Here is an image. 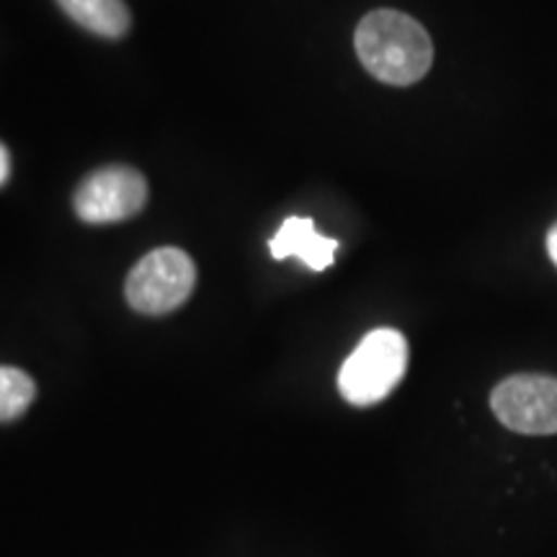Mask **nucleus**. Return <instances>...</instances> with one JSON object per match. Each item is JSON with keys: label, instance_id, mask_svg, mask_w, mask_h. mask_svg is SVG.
I'll return each mask as SVG.
<instances>
[{"label": "nucleus", "instance_id": "nucleus-1", "mask_svg": "<svg viewBox=\"0 0 557 557\" xmlns=\"http://www.w3.org/2000/svg\"><path fill=\"white\" fill-rule=\"evenodd\" d=\"M354 47L369 75L387 86H413L434 62L429 32L408 13L393 9L367 13L354 34Z\"/></svg>", "mask_w": 557, "mask_h": 557}, {"label": "nucleus", "instance_id": "nucleus-2", "mask_svg": "<svg viewBox=\"0 0 557 557\" xmlns=\"http://www.w3.org/2000/svg\"><path fill=\"white\" fill-rule=\"evenodd\" d=\"M408 369V341L395 329L367 333L338 372V389L357 408L385 400Z\"/></svg>", "mask_w": 557, "mask_h": 557}, {"label": "nucleus", "instance_id": "nucleus-3", "mask_svg": "<svg viewBox=\"0 0 557 557\" xmlns=\"http://www.w3.org/2000/svg\"><path fill=\"white\" fill-rule=\"evenodd\" d=\"M197 284V267L181 248H158L135 263L124 295L132 310L143 315H165L191 297Z\"/></svg>", "mask_w": 557, "mask_h": 557}, {"label": "nucleus", "instance_id": "nucleus-4", "mask_svg": "<svg viewBox=\"0 0 557 557\" xmlns=\"http://www.w3.org/2000/svg\"><path fill=\"white\" fill-rule=\"evenodd\" d=\"M491 408L498 421L517 434H557V377L513 374L493 389Z\"/></svg>", "mask_w": 557, "mask_h": 557}, {"label": "nucleus", "instance_id": "nucleus-5", "mask_svg": "<svg viewBox=\"0 0 557 557\" xmlns=\"http://www.w3.org/2000/svg\"><path fill=\"white\" fill-rule=\"evenodd\" d=\"M148 201V181L127 165H109L83 181L75 191V212L88 225L129 220Z\"/></svg>", "mask_w": 557, "mask_h": 557}, {"label": "nucleus", "instance_id": "nucleus-6", "mask_svg": "<svg viewBox=\"0 0 557 557\" xmlns=\"http://www.w3.org/2000/svg\"><path fill=\"white\" fill-rule=\"evenodd\" d=\"M336 248H338V240L320 235L310 218H287L269 243L271 256H274L276 261L297 256V259L308 263L312 271L329 269L333 263V253H336Z\"/></svg>", "mask_w": 557, "mask_h": 557}, {"label": "nucleus", "instance_id": "nucleus-7", "mask_svg": "<svg viewBox=\"0 0 557 557\" xmlns=\"http://www.w3.org/2000/svg\"><path fill=\"white\" fill-rule=\"evenodd\" d=\"M58 3L75 24L107 39L124 37L132 24L124 0H58Z\"/></svg>", "mask_w": 557, "mask_h": 557}, {"label": "nucleus", "instance_id": "nucleus-8", "mask_svg": "<svg viewBox=\"0 0 557 557\" xmlns=\"http://www.w3.org/2000/svg\"><path fill=\"white\" fill-rule=\"evenodd\" d=\"M37 398V385L24 369L0 367V423L24 416Z\"/></svg>", "mask_w": 557, "mask_h": 557}, {"label": "nucleus", "instance_id": "nucleus-9", "mask_svg": "<svg viewBox=\"0 0 557 557\" xmlns=\"http://www.w3.org/2000/svg\"><path fill=\"white\" fill-rule=\"evenodd\" d=\"M9 176H11V156L9 150H5V145L0 143V186L9 181Z\"/></svg>", "mask_w": 557, "mask_h": 557}, {"label": "nucleus", "instance_id": "nucleus-10", "mask_svg": "<svg viewBox=\"0 0 557 557\" xmlns=\"http://www.w3.org/2000/svg\"><path fill=\"white\" fill-rule=\"evenodd\" d=\"M547 253H549V259H553V263L557 267V222L553 227H549V233H547Z\"/></svg>", "mask_w": 557, "mask_h": 557}]
</instances>
